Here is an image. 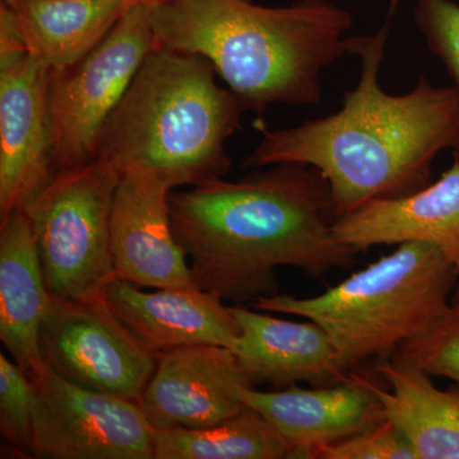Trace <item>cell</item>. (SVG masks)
Wrapping results in <instances>:
<instances>
[{
	"instance_id": "1",
	"label": "cell",
	"mask_w": 459,
	"mask_h": 459,
	"mask_svg": "<svg viewBox=\"0 0 459 459\" xmlns=\"http://www.w3.org/2000/svg\"><path fill=\"white\" fill-rule=\"evenodd\" d=\"M400 0H391L382 26L349 36V54L360 59V80L337 113L300 126L267 129L244 168L286 162L313 166L327 180L334 216L374 199L403 197L431 184L435 159L459 152V87H437L420 77L403 95L385 92L379 69Z\"/></svg>"
},
{
	"instance_id": "2",
	"label": "cell",
	"mask_w": 459,
	"mask_h": 459,
	"mask_svg": "<svg viewBox=\"0 0 459 459\" xmlns=\"http://www.w3.org/2000/svg\"><path fill=\"white\" fill-rule=\"evenodd\" d=\"M169 210L195 285L222 299L274 295L279 267L322 279L351 267L358 255L334 234L327 180L309 165H272L171 192Z\"/></svg>"
},
{
	"instance_id": "3",
	"label": "cell",
	"mask_w": 459,
	"mask_h": 459,
	"mask_svg": "<svg viewBox=\"0 0 459 459\" xmlns=\"http://www.w3.org/2000/svg\"><path fill=\"white\" fill-rule=\"evenodd\" d=\"M148 14L155 47L205 57L258 117L274 105H318L320 75L349 54L353 25L331 0H160Z\"/></svg>"
},
{
	"instance_id": "4",
	"label": "cell",
	"mask_w": 459,
	"mask_h": 459,
	"mask_svg": "<svg viewBox=\"0 0 459 459\" xmlns=\"http://www.w3.org/2000/svg\"><path fill=\"white\" fill-rule=\"evenodd\" d=\"M216 75L204 56L153 48L108 120L98 157L171 189L225 178L226 143L247 110Z\"/></svg>"
},
{
	"instance_id": "5",
	"label": "cell",
	"mask_w": 459,
	"mask_h": 459,
	"mask_svg": "<svg viewBox=\"0 0 459 459\" xmlns=\"http://www.w3.org/2000/svg\"><path fill=\"white\" fill-rule=\"evenodd\" d=\"M458 280L457 268L437 247L412 241L325 294L263 296L250 307L316 322L352 370L371 359L391 358L402 344L424 334L442 316Z\"/></svg>"
},
{
	"instance_id": "6",
	"label": "cell",
	"mask_w": 459,
	"mask_h": 459,
	"mask_svg": "<svg viewBox=\"0 0 459 459\" xmlns=\"http://www.w3.org/2000/svg\"><path fill=\"white\" fill-rule=\"evenodd\" d=\"M122 174L96 157L56 172L27 205L33 238L51 298L65 301L104 299L115 279L110 216Z\"/></svg>"
},
{
	"instance_id": "7",
	"label": "cell",
	"mask_w": 459,
	"mask_h": 459,
	"mask_svg": "<svg viewBox=\"0 0 459 459\" xmlns=\"http://www.w3.org/2000/svg\"><path fill=\"white\" fill-rule=\"evenodd\" d=\"M153 48L148 5L134 3L89 56L51 72L48 110L54 174L98 157L108 120Z\"/></svg>"
},
{
	"instance_id": "8",
	"label": "cell",
	"mask_w": 459,
	"mask_h": 459,
	"mask_svg": "<svg viewBox=\"0 0 459 459\" xmlns=\"http://www.w3.org/2000/svg\"><path fill=\"white\" fill-rule=\"evenodd\" d=\"M39 344L42 361L56 377L138 404L160 358L120 322L105 298L51 299Z\"/></svg>"
},
{
	"instance_id": "9",
	"label": "cell",
	"mask_w": 459,
	"mask_h": 459,
	"mask_svg": "<svg viewBox=\"0 0 459 459\" xmlns=\"http://www.w3.org/2000/svg\"><path fill=\"white\" fill-rule=\"evenodd\" d=\"M33 385L35 458L156 459L141 404L65 382L49 369Z\"/></svg>"
},
{
	"instance_id": "10",
	"label": "cell",
	"mask_w": 459,
	"mask_h": 459,
	"mask_svg": "<svg viewBox=\"0 0 459 459\" xmlns=\"http://www.w3.org/2000/svg\"><path fill=\"white\" fill-rule=\"evenodd\" d=\"M50 80L31 54L0 56V221L25 210L53 179Z\"/></svg>"
},
{
	"instance_id": "11",
	"label": "cell",
	"mask_w": 459,
	"mask_h": 459,
	"mask_svg": "<svg viewBox=\"0 0 459 459\" xmlns=\"http://www.w3.org/2000/svg\"><path fill=\"white\" fill-rule=\"evenodd\" d=\"M252 379L228 347L201 344L160 353L141 407L155 429H205L234 418Z\"/></svg>"
},
{
	"instance_id": "12",
	"label": "cell",
	"mask_w": 459,
	"mask_h": 459,
	"mask_svg": "<svg viewBox=\"0 0 459 459\" xmlns=\"http://www.w3.org/2000/svg\"><path fill=\"white\" fill-rule=\"evenodd\" d=\"M171 192L165 181L148 172L122 174L110 216L117 279L153 289L197 286L186 250L172 231Z\"/></svg>"
},
{
	"instance_id": "13",
	"label": "cell",
	"mask_w": 459,
	"mask_h": 459,
	"mask_svg": "<svg viewBox=\"0 0 459 459\" xmlns=\"http://www.w3.org/2000/svg\"><path fill=\"white\" fill-rule=\"evenodd\" d=\"M105 300L137 340L159 355L201 344L232 350L240 337L232 307H226L216 292L197 286L146 292L115 277L107 287Z\"/></svg>"
},
{
	"instance_id": "14",
	"label": "cell",
	"mask_w": 459,
	"mask_h": 459,
	"mask_svg": "<svg viewBox=\"0 0 459 459\" xmlns=\"http://www.w3.org/2000/svg\"><path fill=\"white\" fill-rule=\"evenodd\" d=\"M338 240L356 252L376 246L429 244L459 272V159L439 180L403 197L374 199L336 217Z\"/></svg>"
},
{
	"instance_id": "15",
	"label": "cell",
	"mask_w": 459,
	"mask_h": 459,
	"mask_svg": "<svg viewBox=\"0 0 459 459\" xmlns=\"http://www.w3.org/2000/svg\"><path fill=\"white\" fill-rule=\"evenodd\" d=\"M241 400L270 422L290 448V458L307 459L318 446L338 442L385 420L370 380L353 374L343 385L287 386L276 392L246 388Z\"/></svg>"
},
{
	"instance_id": "16",
	"label": "cell",
	"mask_w": 459,
	"mask_h": 459,
	"mask_svg": "<svg viewBox=\"0 0 459 459\" xmlns=\"http://www.w3.org/2000/svg\"><path fill=\"white\" fill-rule=\"evenodd\" d=\"M232 309L241 329L232 351L253 385L331 386L352 379L333 341L316 322L273 318L240 305Z\"/></svg>"
},
{
	"instance_id": "17",
	"label": "cell",
	"mask_w": 459,
	"mask_h": 459,
	"mask_svg": "<svg viewBox=\"0 0 459 459\" xmlns=\"http://www.w3.org/2000/svg\"><path fill=\"white\" fill-rule=\"evenodd\" d=\"M51 299L31 221L16 211L0 221V338L31 380L48 370L39 337Z\"/></svg>"
},
{
	"instance_id": "18",
	"label": "cell",
	"mask_w": 459,
	"mask_h": 459,
	"mask_svg": "<svg viewBox=\"0 0 459 459\" xmlns=\"http://www.w3.org/2000/svg\"><path fill=\"white\" fill-rule=\"evenodd\" d=\"M376 371L388 389L370 380L371 391L416 459H459V385L437 388L429 374L395 356L377 364Z\"/></svg>"
},
{
	"instance_id": "19",
	"label": "cell",
	"mask_w": 459,
	"mask_h": 459,
	"mask_svg": "<svg viewBox=\"0 0 459 459\" xmlns=\"http://www.w3.org/2000/svg\"><path fill=\"white\" fill-rule=\"evenodd\" d=\"M5 4V3H4ZM31 54L51 72L77 65L131 7L128 0H18L7 4Z\"/></svg>"
},
{
	"instance_id": "20",
	"label": "cell",
	"mask_w": 459,
	"mask_h": 459,
	"mask_svg": "<svg viewBox=\"0 0 459 459\" xmlns=\"http://www.w3.org/2000/svg\"><path fill=\"white\" fill-rule=\"evenodd\" d=\"M155 430L156 459H282L291 455L289 444L252 407L211 428Z\"/></svg>"
},
{
	"instance_id": "21",
	"label": "cell",
	"mask_w": 459,
	"mask_h": 459,
	"mask_svg": "<svg viewBox=\"0 0 459 459\" xmlns=\"http://www.w3.org/2000/svg\"><path fill=\"white\" fill-rule=\"evenodd\" d=\"M0 433L5 440L2 458H35L33 385L4 352L0 353Z\"/></svg>"
},
{
	"instance_id": "22",
	"label": "cell",
	"mask_w": 459,
	"mask_h": 459,
	"mask_svg": "<svg viewBox=\"0 0 459 459\" xmlns=\"http://www.w3.org/2000/svg\"><path fill=\"white\" fill-rule=\"evenodd\" d=\"M430 377L459 385V281L442 316L421 336L402 344L394 353Z\"/></svg>"
},
{
	"instance_id": "23",
	"label": "cell",
	"mask_w": 459,
	"mask_h": 459,
	"mask_svg": "<svg viewBox=\"0 0 459 459\" xmlns=\"http://www.w3.org/2000/svg\"><path fill=\"white\" fill-rule=\"evenodd\" d=\"M415 25L459 87V4L453 0H415ZM455 156L459 159V152Z\"/></svg>"
},
{
	"instance_id": "24",
	"label": "cell",
	"mask_w": 459,
	"mask_h": 459,
	"mask_svg": "<svg viewBox=\"0 0 459 459\" xmlns=\"http://www.w3.org/2000/svg\"><path fill=\"white\" fill-rule=\"evenodd\" d=\"M307 459H416L406 437L385 419L373 427L318 446Z\"/></svg>"
},
{
	"instance_id": "25",
	"label": "cell",
	"mask_w": 459,
	"mask_h": 459,
	"mask_svg": "<svg viewBox=\"0 0 459 459\" xmlns=\"http://www.w3.org/2000/svg\"><path fill=\"white\" fill-rule=\"evenodd\" d=\"M128 2L132 3V4H134V3H143V4L152 5L160 2V0H128Z\"/></svg>"
},
{
	"instance_id": "26",
	"label": "cell",
	"mask_w": 459,
	"mask_h": 459,
	"mask_svg": "<svg viewBox=\"0 0 459 459\" xmlns=\"http://www.w3.org/2000/svg\"><path fill=\"white\" fill-rule=\"evenodd\" d=\"M18 2V0H2L0 3H5V4H13V3Z\"/></svg>"
}]
</instances>
